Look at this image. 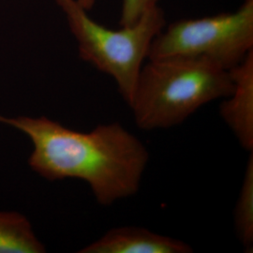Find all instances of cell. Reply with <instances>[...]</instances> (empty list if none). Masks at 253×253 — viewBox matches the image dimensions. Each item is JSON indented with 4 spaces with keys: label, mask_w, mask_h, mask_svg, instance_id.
Instances as JSON below:
<instances>
[{
    "label": "cell",
    "mask_w": 253,
    "mask_h": 253,
    "mask_svg": "<svg viewBox=\"0 0 253 253\" xmlns=\"http://www.w3.org/2000/svg\"><path fill=\"white\" fill-rule=\"evenodd\" d=\"M0 123L24 132L34 149L30 168L47 180L86 182L100 206L133 196L140 189L149 153L145 144L118 122L89 132L66 127L46 117L6 118Z\"/></svg>",
    "instance_id": "1"
},
{
    "label": "cell",
    "mask_w": 253,
    "mask_h": 253,
    "mask_svg": "<svg viewBox=\"0 0 253 253\" xmlns=\"http://www.w3.org/2000/svg\"><path fill=\"white\" fill-rule=\"evenodd\" d=\"M233 90L230 72L208 58L150 59L141 69L129 108L143 130L169 128Z\"/></svg>",
    "instance_id": "2"
},
{
    "label": "cell",
    "mask_w": 253,
    "mask_h": 253,
    "mask_svg": "<svg viewBox=\"0 0 253 253\" xmlns=\"http://www.w3.org/2000/svg\"><path fill=\"white\" fill-rule=\"evenodd\" d=\"M55 1L77 41L80 57L113 77L129 106L151 43L166 25L163 9L156 6L135 25L113 30L93 21L76 0Z\"/></svg>",
    "instance_id": "3"
},
{
    "label": "cell",
    "mask_w": 253,
    "mask_h": 253,
    "mask_svg": "<svg viewBox=\"0 0 253 253\" xmlns=\"http://www.w3.org/2000/svg\"><path fill=\"white\" fill-rule=\"evenodd\" d=\"M253 50V0L233 13L181 20L154 39L148 59L205 57L230 71Z\"/></svg>",
    "instance_id": "4"
},
{
    "label": "cell",
    "mask_w": 253,
    "mask_h": 253,
    "mask_svg": "<svg viewBox=\"0 0 253 253\" xmlns=\"http://www.w3.org/2000/svg\"><path fill=\"white\" fill-rule=\"evenodd\" d=\"M234 90L224 98L219 115L239 145L253 152V50L230 71Z\"/></svg>",
    "instance_id": "5"
},
{
    "label": "cell",
    "mask_w": 253,
    "mask_h": 253,
    "mask_svg": "<svg viewBox=\"0 0 253 253\" xmlns=\"http://www.w3.org/2000/svg\"><path fill=\"white\" fill-rule=\"evenodd\" d=\"M80 253H191L190 245L142 227L113 228Z\"/></svg>",
    "instance_id": "6"
},
{
    "label": "cell",
    "mask_w": 253,
    "mask_h": 253,
    "mask_svg": "<svg viewBox=\"0 0 253 253\" xmlns=\"http://www.w3.org/2000/svg\"><path fill=\"white\" fill-rule=\"evenodd\" d=\"M45 252L26 216L14 211H0V253Z\"/></svg>",
    "instance_id": "7"
},
{
    "label": "cell",
    "mask_w": 253,
    "mask_h": 253,
    "mask_svg": "<svg viewBox=\"0 0 253 253\" xmlns=\"http://www.w3.org/2000/svg\"><path fill=\"white\" fill-rule=\"evenodd\" d=\"M235 234L246 250L253 249V152L248 159L244 178L234 211ZM249 251V252H250Z\"/></svg>",
    "instance_id": "8"
},
{
    "label": "cell",
    "mask_w": 253,
    "mask_h": 253,
    "mask_svg": "<svg viewBox=\"0 0 253 253\" xmlns=\"http://www.w3.org/2000/svg\"><path fill=\"white\" fill-rule=\"evenodd\" d=\"M160 0H123L120 26L131 27L149 9L158 6Z\"/></svg>",
    "instance_id": "9"
},
{
    "label": "cell",
    "mask_w": 253,
    "mask_h": 253,
    "mask_svg": "<svg viewBox=\"0 0 253 253\" xmlns=\"http://www.w3.org/2000/svg\"><path fill=\"white\" fill-rule=\"evenodd\" d=\"M76 1H77V2L81 5L82 7L85 9L86 11L90 10V9L94 7L95 2H96V0H76Z\"/></svg>",
    "instance_id": "10"
}]
</instances>
